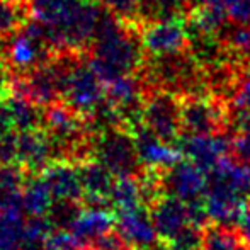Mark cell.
Returning <instances> with one entry per match:
<instances>
[{"instance_id":"6da1fadb","label":"cell","mask_w":250,"mask_h":250,"mask_svg":"<svg viewBox=\"0 0 250 250\" xmlns=\"http://www.w3.org/2000/svg\"><path fill=\"white\" fill-rule=\"evenodd\" d=\"M143 46L133 34V24L118 22L112 17H101L96 31V44L90 66L102 82H114L119 77L142 68Z\"/></svg>"},{"instance_id":"7a4b0ae2","label":"cell","mask_w":250,"mask_h":250,"mask_svg":"<svg viewBox=\"0 0 250 250\" xmlns=\"http://www.w3.org/2000/svg\"><path fill=\"white\" fill-rule=\"evenodd\" d=\"M34 14L46 27L44 34L55 33L56 40L73 46L92 38L101 22L99 9L90 0H34Z\"/></svg>"},{"instance_id":"3957f363","label":"cell","mask_w":250,"mask_h":250,"mask_svg":"<svg viewBox=\"0 0 250 250\" xmlns=\"http://www.w3.org/2000/svg\"><path fill=\"white\" fill-rule=\"evenodd\" d=\"M94 160L104 165L116 179L135 177L143 172L136 140L126 126L97 133L90 146Z\"/></svg>"},{"instance_id":"277c9868","label":"cell","mask_w":250,"mask_h":250,"mask_svg":"<svg viewBox=\"0 0 250 250\" xmlns=\"http://www.w3.org/2000/svg\"><path fill=\"white\" fill-rule=\"evenodd\" d=\"M184 135H220L230 128V102L211 94L179 96Z\"/></svg>"},{"instance_id":"5b68a950","label":"cell","mask_w":250,"mask_h":250,"mask_svg":"<svg viewBox=\"0 0 250 250\" xmlns=\"http://www.w3.org/2000/svg\"><path fill=\"white\" fill-rule=\"evenodd\" d=\"M143 125L167 145L177 146L184 136L179 96L165 90H150L145 97Z\"/></svg>"},{"instance_id":"8992f818","label":"cell","mask_w":250,"mask_h":250,"mask_svg":"<svg viewBox=\"0 0 250 250\" xmlns=\"http://www.w3.org/2000/svg\"><path fill=\"white\" fill-rule=\"evenodd\" d=\"M92 66H73L62 73V96L80 116H92L104 104L105 89Z\"/></svg>"},{"instance_id":"52a82bcc","label":"cell","mask_w":250,"mask_h":250,"mask_svg":"<svg viewBox=\"0 0 250 250\" xmlns=\"http://www.w3.org/2000/svg\"><path fill=\"white\" fill-rule=\"evenodd\" d=\"M142 46L150 56L177 55L189 50L186 17L146 22L142 29Z\"/></svg>"},{"instance_id":"ba28073f","label":"cell","mask_w":250,"mask_h":250,"mask_svg":"<svg viewBox=\"0 0 250 250\" xmlns=\"http://www.w3.org/2000/svg\"><path fill=\"white\" fill-rule=\"evenodd\" d=\"M148 211L158 238L164 245L172 244L175 238L186 233L191 227H198L192 221L188 204L167 192L158 196L148 206Z\"/></svg>"},{"instance_id":"9c48e42d","label":"cell","mask_w":250,"mask_h":250,"mask_svg":"<svg viewBox=\"0 0 250 250\" xmlns=\"http://www.w3.org/2000/svg\"><path fill=\"white\" fill-rule=\"evenodd\" d=\"M60 153V148L46 131L33 129V131H22L17 136V160L26 172L38 174L43 172L48 165L55 160V155Z\"/></svg>"},{"instance_id":"30bf717a","label":"cell","mask_w":250,"mask_h":250,"mask_svg":"<svg viewBox=\"0 0 250 250\" xmlns=\"http://www.w3.org/2000/svg\"><path fill=\"white\" fill-rule=\"evenodd\" d=\"M231 138L228 133L220 135H184L179 143L182 153L204 172H209L225 155H231Z\"/></svg>"},{"instance_id":"8fae6325","label":"cell","mask_w":250,"mask_h":250,"mask_svg":"<svg viewBox=\"0 0 250 250\" xmlns=\"http://www.w3.org/2000/svg\"><path fill=\"white\" fill-rule=\"evenodd\" d=\"M118 213L102 206H82L79 216L70 225L68 231L80 249H87L105 233L116 228Z\"/></svg>"},{"instance_id":"7c38bea8","label":"cell","mask_w":250,"mask_h":250,"mask_svg":"<svg viewBox=\"0 0 250 250\" xmlns=\"http://www.w3.org/2000/svg\"><path fill=\"white\" fill-rule=\"evenodd\" d=\"M46 133L53 138L60 153L66 148L75 150L83 143V126L80 121V114L70 107L53 105L44 114Z\"/></svg>"},{"instance_id":"4fadbf2b","label":"cell","mask_w":250,"mask_h":250,"mask_svg":"<svg viewBox=\"0 0 250 250\" xmlns=\"http://www.w3.org/2000/svg\"><path fill=\"white\" fill-rule=\"evenodd\" d=\"M116 231L133 250L151 247V245H157L160 242L146 206L119 211L118 221H116Z\"/></svg>"},{"instance_id":"5bb4252c","label":"cell","mask_w":250,"mask_h":250,"mask_svg":"<svg viewBox=\"0 0 250 250\" xmlns=\"http://www.w3.org/2000/svg\"><path fill=\"white\" fill-rule=\"evenodd\" d=\"M41 177L46 182L55 201L82 203L83 186L79 165H73L65 160H56L41 172Z\"/></svg>"},{"instance_id":"9a60e30c","label":"cell","mask_w":250,"mask_h":250,"mask_svg":"<svg viewBox=\"0 0 250 250\" xmlns=\"http://www.w3.org/2000/svg\"><path fill=\"white\" fill-rule=\"evenodd\" d=\"M133 135L143 168H168L184 158L181 148L162 142L145 125L133 129Z\"/></svg>"},{"instance_id":"2e32d148","label":"cell","mask_w":250,"mask_h":250,"mask_svg":"<svg viewBox=\"0 0 250 250\" xmlns=\"http://www.w3.org/2000/svg\"><path fill=\"white\" fill-rule=\"evenodd\" d=\"M80 179L83 186V206H111V194L116 177L97 160L79 164Z\"/></svg>"},{"instance_id":"e0dca14e","label":"cell","mask_w":250,"mask_h":250,"mask_svg":"<svg viewBox=\"0 0 250 250\" xmlns=\"http://www.w3.org/2000/svg\"><path fill=\"white\" fill-rule=\"evenodd\" d=\"M62 73L58 68L33 70V73L21 82L19 96L38 105L51 104L62 94Z\"/></svg>"},{"instance_id":"ac0fdd59","label":"cell","mask_w":250,"mask_h":250,"mask_svg":"<svg viewBox=\"0 0 250 250\" xmlns=\"http://www.w3.org/2000/svg\"><path fill=\"white\" fill-rule=\"evenodd\" d=\"M26 170L17 164L0 165V211L24 216Z\"/></svg>"},{"instance_id":"d6986e66","label":"cell","mask_w":250,"mask_h":250,"mask_svg":"<svg viewBox=\"0 0 250 250\" xmlns=\"http://www.w3.org/2000/svg\"><path fill=\"white\" fill-rule=\"evenodd\" d=\"M201 250H250V244L237 225L208 223L203 228Z\"/></svg>"},{"instance_id":"ffe728a7","label":"cell","mask_w":250,"mask_h":250,"mask_svg":"<svg viewBox=\"0 0 250 250\" xmlns=\"http://www.w3.org/2000/svg\"><path fill=\"white\" fill-rule=\"evenodd\" d=\"M44 38L43 31L38 29V33L27 31L26 34H21L12 41V46L9 48V60L17 68H31L36 63H40L41 56L44 53V44L41 40Z\"/></svg>"},{"instance_id":"44dd1931","label":"cell","mask_w":250,"mask_h":250,"mask_svg":"<svg viewBox=\"0 0 250 250\" xmlns=\"http://www.w3.org/2000/svg\"><path fill=\"white\" fill-rule=\"evenodd\" d=\"M22 201H24V214H27L29 218L46 216L50 213L55 199H53L50 189H48L46 182L43 181L41 174L29 177L26 181Z\"/></svg>"},{"instance_id":"7402d4cb","label":"cell","mask_w":250,"mask_h":250,"mask_svg":"<svg viewBox=\"0 0 250 250\" xmlns=\"http://www.w3.org/2000/svg\"><path fill=\"white\" fill-rule=\"evenodd\" d=\"M111 206L116 211H128L145 206V194L140 175L135 177H119L116 179L114 189L111 194Z\"/></svg>"},{"instance_id":"603a6c76","label":"cell","mask_w":250,"mask_h":250,"mask_svg":"<svg viewBox=\"0 0 250 250\" xmlns=\"http://www.w3.org/2000/svg\"><path fill=\"white\" fill-rule=\"evenodd\" d=\"M10 119H12V128L16 131H33L41 129L40 126L44 125V114L38 111V104L31 102L22 96H17L14 99H9Z\"/></svg>"},{"instance_id":"cb8c5ba5","label":"cell","mask_w":250,"mask_h":250,"mask_svg":"<svg viewBox=\"0 0 250 250\" xmlns=\"http://www.w3.org/2000/svg\"><path fill=\"white\" fill-rule=\"evenodd\" d=\"M26 242V221L22 216L0 211V250H21Z\"/></svg>"},{"instance_id":"d4e9b609","label":"cell","mask_w":250,"mask_h":250,"mask_svg":"<svg viewBox=\"0 0 250 250\" xmlns=\"http://www.w3.org/2000/svg\"><path fill=\"white\" fill-rule=\"evenodd\" d=\"M228 21L240 26L250 24V0H221Z\"/></svg>"},{"instance_id":"484cf974","label":"cell","mask_w":250,"mask_h":250,"mask_svg":"<svg viewBox=\"0 0 250 250\" xmlns=\"http://www.w3.org/2000/svg\"><path fill=\"white\" fill-rule=\"evenodd\" d=\"M105 5L126 24H133V21H140L138 0H104Z\"/></svg>"},{"instance_id":"4316f807","label":"cell","mask_w":250,"mask_h":250,"mask_svg":"<svg viewBox=\"0 0 250 250\" xmlns=\"http://www.w3.org/2000/svg\"><path fill=\"white\" fill-rule=\"evenodd\" d=\"M22 21V12L9 0H0V34L14 31Z\"/></svg>"},{"instance_id":"83f0119b","label":"cell","mask_w":250,"mask_h":250,"mask_svg":"<svg viewBox=\"0 0 250 250\" xmlns=\"http://www.w3.org/2000/svg\"><path fill=\"white\" fill-rule=\"evenodd\" d=\"M17 136H19V131H16V129L0 131V165L16 164Z\"/></svg>"},{"instance_id":"f1b7e54d","label":"cell","mask_w":250,"mask_h":250,"mask_svg":"<svg viewBox=\"0 0 250 250\" xmlns=\"http://www.w3.org/2000/svg\"><path fill=\"white\" fill-rule=\"evenodd\" d=\"M231 155L237 160L250 165V129L242 131L231 138Z\"/></svg>"},{"instance_id":"f546056e","label":"cell","mask_w":250,"mask_h":250,"mask_svg":"<svg viewBox=\"0 0 250 250\" xmlns=\"http://www.w3.org/2000/svg\"><path fill=\"white\" fill-rule=\"evenodd\" d=\"M12 128V119H10L9 102L0 101V131H9Z\"/></svg>"},{"instance_id":"4dcf8cb0","label":"cell","mask_w":250,"mask_h":250,"mask_svg":"<svg viewBox=\"0 0 250 250\" xmlns=\"http://www.w3.org/2000/svg\"><path fill=\"white\" fill-rule=\"evenodd\" d=\"M247 201H249V204H250V198H249V199H247Z\"/></svg>"}]
</instances>
